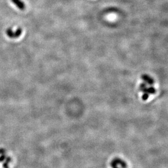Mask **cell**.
I'll return each mask as SVG.
<instances>
[{"label": "cell", "mask_w": 168, "mask_h": 168, "mask_svg": "<svg viewBox=\"0 0 168 168\" xmlns=\"http://www.w3.org/2000/svg\"><path fill=\"white\" fill-rule=\"evenodd\" d=\"M110 166L112 168H127V164L126 162L119 158L113 159L110 163Z\"/></svg>", "instance_id": "obj_1"}, {"label": "cell", "mask_w": 168, "mask_h": 168, "mask_svg": "<svg viewBox=\"0 0 168 168\" xmlns=\"http://www.w3.org/2000/svg\"><path fill=\"white\" fill-rule=\"evenodd\" d=\"M23 32L21 28H18L15 31H13L11 29H8L6 30V35L11 38H17L21 36Z\"/></svg>", "instance_id": "obj_2"}, {"label": "cell", "mask_w": 168, "mask_h": 168, "mask_svg": "<svg viewBox=\"0 0 168 168\" xmlns=\"http://www.w3.org/2000/svg\"><path fill=\"white\" fill-rule=\"evenodd\" d=\"M11 1L19 9L23 11L25 9V5L24 2L22 1L21 0H11Z\"/></svg>", "instance_id": "obj_3"}, {"label": "cell", "mask_w": 168, "mask_h": 168, "mask_svg": "<svg viewBox=\"0 0 168 168\" xmlns=\"http://www.w3.org/2000/svg\"><path fill=\"white\" fill-rule=\"evenodd\" d=\"M141 78L144 80V82L146 83V84H149L150 85L154 84V83H155L154 80L150 76L147 75V74H143L141 76Z\"/></svg>", "instance_id": "obj_4"}, {"label": "cell", "mask_w": 168, "mask_h": 168, "mask_svg": "<svg viewBox=\"0 0 168 168\" xmlns=\"http://www.w3.org/2000/svg\"><path fill=\"white\" fill-rule=\"evenodd\" d=\"M156 92V90L154 87L153 86H150L149 87H147L146 91L144 93H147L148 94H155Z\"/></svg>", "instance_id": "obj_5"}, {"label": "cell", "mask_w": 168, "mask_h": 168, "mask_svg": "<svg viewBox=\"0 0 168 168\" xmlns=\"http://www.w3.org/2000/svg\"><path fill=\"white\" fill-rule=\"evenodd\" d=\"M146 83H143L141 84L140 85V90L142 92H143V93H144V92H145L147 89V85H146Z\"/></svg>", "instance_id": "obj_6"}, {"label": "cell", "mask_w": 168, "mask_h": 168, "mask_svg": "<svg viewBox=\"0 0 168 168\" xmlns=\"http://www.w3.org/2000/svg\"><path fill=\"white\" fill-rule=\"evenodd\" d=\"M7 156H6V153H2L0 156V163L1 162H5L6 161V158Z\"/></svg>", "instance_id": "obj_7"}, {"label": "cell", "mask_w": 168, "mask_h": 168, "mask_svg": "<svg viewBox=\"0 0 168 168\" xmlns=\"http://www.w3.org/2000/svg\"><path fill=\"white\" fill-rule=\"evenodd\" d=\"M149 96H150V95L148 94L147 93H144L143 95L142 96V99L145 101L149 98Z\"/></svg>", "instance_id": "obj_8"}]
</instances>
